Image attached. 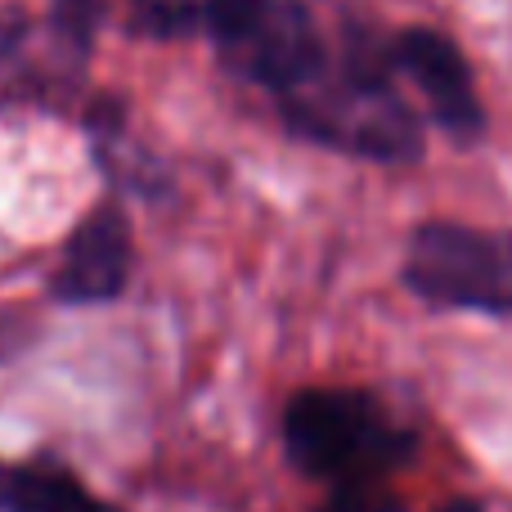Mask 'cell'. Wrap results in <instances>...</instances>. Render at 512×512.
Listing matches in <instances>:
<instances>
[{"mask_svg": "<svg viewBox=\"0 0 512 512\" xmlns=\"http://www.w3.org/2000/svg\"><path fill=\"white\" fill-rule=\"evenodd\" d=\"M283 441L306 477L333 486H373L378 472L414 450V436L387 418L369 391L310 387L283 414Z\"/></svg>", "mask_w": 512, "mask_h": 512, "instance_id": "obj_1", "label": "cell"}, {"mask_svg": "<svg viewBox=\"0 0 512 512\" xmlns=\"http://www.w3.org/2000/svg\"><path fill=\"white\" fill-rule=\"evenodd\" d=\"M203 27L225 68L279 99L324 77L328 54L306 0H203Z\"/></svg>", "mask_w": 512, "mask_h": 512, "instance_id": "obj_2", "label": "cell"}, {"mask_svg": "<svg viewBox=\"0 0 512 512\" xmlns=\"http://www.w3.org/2000/svg\"><path fill=\"white\" fill-rule=\"evenodd\" d=\"M292 131L315 144H333L342 153L378 162H409L418 158V122L400 95L391 90L387 72L342 68L337 81H310L306 90L283 99Z\"/></svg>", "mask_w": 512, "mask_h": 512, "instance_id": "obj_3", "label": "cell"}, {"mask_svg": "<svg viewBox=\"0 0 512 512\" xmlns=\"http://www.w3.org/2000/svg\"><path fill=\"white\" fill-rule=\"evenodd\" d=\"M405 288L432 306L512 315V234L427 221L409 234Z\"/></svg>", "mask_w": 512, "mask_h": 512, "instance_id": "obj_4", "label": "cell"}, {"mask_svg": "<svg viewBox=\"0 0 512 512\" xmlns=\"http://www.w3.org/2000/svg\"><path fill=\"white\" fill-rule=\"evenodd\" d=\"M391 63L423 90L432 117L459 144H472L486 131V108H481V95L472 86V68L450 36L432 32V27H409L396 36Z\"/></svg>", "mask_w": 512, "mask_h": 512, "instance_id": "obj_5", "label": "cell"}, {"mask_svg": "<svg viewBox=\"0 0 512 512\" xmlns=\"http://www.w3.org/2000/svg\"><path fill=\"white\" fill-rule=\"evenodd\" d=\"M126 274H131V225L117 207H95L63 248L54 297L72 306L113 301L126 288Z\"/></svg>", "mask_w": 512, "mask_h": 512, "instance_id": "obj_6", "label": "cell"}, {"mask_svg": "<svg viewBox=\"0 0 512 512\" xmlns=\"http://www.w3.org/2000/svg\"><path fill=\"white\" fill-rule=\"evenodd\" d=\"M0 512H122V508L90 495L68 468H54V463L9 468L5 463V477H0Z\"/></svg>", "mask_w": 512, "mask_h": 512, "instance_id": "obj_7", "label": "cell"}, {"mask_svg": "<svg viewBox=\"0 0 512 512\" xmlns=\"http://www.w3.org/2000/svg\"><path fill=\"white\" fill-rule=\"evenodd\" d=\"M203 23V5H189V0H144L135 9V27L149 36H185Z\"/></svg>", "mask_w": 512, "mask_h": 512, "instance_id": "obj_8", "label": "cell"}, {"mask_svg": "<svg viewBox=\"0 0 512 512\" xmlns=\"http://www.w3.org/2000/svg\"><path fill=\"white\" fill-rule=\"evenodd\" d=\"M324 512H396V504H387L373 486H342Z\"/></svg>", "mask_w": 512, "mask_h": 512, "instance_id": "obj_9", "label": "cell"}, {"mask_svg": "<svg viewBox=\"0 0 512 512\" xmlns=\"http://www.w3.org/2000/svg\"><path fill=\"white\" fill-rule=\"evenodd\" d=\"M436 512H486L477 504V499H454V504H445V508H436Z\"/></svg>", "mask_w": 512, "mask_h": 512, "instance_id": "obj_10", "label": "cell"}, {"mask_svg": "<svg viewBox=\"0 0 512 512\" xmlns=\"http://www.w3.org/2000/svg\"><path fill=\"white\" fill-rule=\"evenodd\" d=\"M9 346H14V324H9V319H0V355H5Z\"/></svg>", "mask_w": 512, "mask_h": 512, "instance_id": "obj_11", "label": "cell"}]
</instances>
